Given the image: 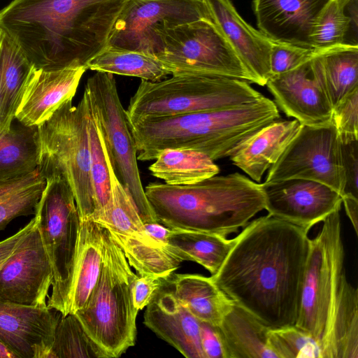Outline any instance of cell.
Instances as JSON below:
<instances>
[{
	"mask_svg": "<svg viewBox=\"0 0 358 358\" xmlns=\"http://www.w3.org/2000/svg\"><path fill=\"white\" fill-rule=\"evenodd\" d=\"M245 227L213 281L269 329L295 325L309 231L269 214Z\"/></svg>",
	"mask_w": 358,
	"mask_h": 358,
	"instance_id": "1",
	"label": "cell"
},
{
	"mask_svg": "<svg viewBox=\"0 0 358 358\" xmlns=\"http://www.w3.org/2000/svg\"><path fill=\"white\" fill-rule=\"evenodd\" d=\"M127 1L13 0L0 10V29L35 68L86 67L108 45Z\"/></svg>",
	"mask_w": 358,
	"mask_h": 358,
	"instance_id": "2",
	"label": "cell"
},
{
	"mask_svg": "<svg viewBox=\"0 0 358 358\" xmlns=\"http://www.w3.org/2000/svg\"><path fill=\"white\" fill-rule=\"evenodd\" d=\"M339 212L310 240L295 325L313 338L321 358H358V291L345 274Z\"/></svg>",
	"mask_w": 358,
	"mask_h": 358,
	"instance_id": "3",
	"label": "cell"
},
{
	"mask_svg": "<svg viewBox=\"0 0 358 358\" xmlns=\"http://www.w3.org/2000/svg\"><path fill=\"white\" fill-rule=\"evenodd\" d=\"M144 190L157 222L170 229L226 237L264 209L262 185L239 173L185 185L150 182Z\"/></svg>",
	"mask_w": 358,
	"mask_h": 358,
	"instance_id": "4",
	"label": "cell"
},
{
	"mask_svg": "<svg viewBox=\"0 0 358 358\" xmlns=\"http://www.w3.org/2000/svg\"><path fill=\"white\" fill-rule=\"evenodd\" d=\"M279 117L275 102L263 96L236 107L148 117L129 125L139 161L155 159L166 148L197 150L215 161L229 157L243 141Z\"/></svg>",
	"mask_w": 358,
	"mask_h": 358,
	"instance_id": "5",
	"label": "cell"
},
{
	"mask_svg": "<svg viewBox=\"0 0 358 358\" xmlns=\"http://www.w3.org/2000/svg\"><path fill=\"white\" fill-rule=\"evenodd\" d=\"M103 258L99 280L85 305L75 315L107 358L118 357L135 344L138 310L134 300L138 276L103 227Z\"/></svg>",
	"mask_w": 358,
	"mask_h": 358,
	"instance_id": "6",
	"label": "cell"
},
{
	"mask_svg": "<svg viewBox=\"0 0 358 358\" xmlns=\"http://www.w3.org/2000/svg\"><path fill=\"white\" fill-rule=\"evenodd\" d=\"M263 96L248 82L237 78L203 73L176 74L156 82L142 80L126 112L130 124L148 117L236 107Z\"/></svg>",
	"mask_w": 358,
	"mask_h": 358,
	"instance_id": "7",
	"label": "cell"
},
{
	"mask_svg": "<svg viewBox=\"0 0 358 358\" xmlns=\"http://www.w3.org/2000/svg\"><path fill=\"white\" fill-rule=\"evenodd\" d=\"M90 102L84 91L77 106L72 100L62 104L52 116L38 126V167L44 178L63 177L70 186L81 220L95 211L90 174L88 130Z\"/></svg>",
	"mask_w": 358,
	"mask_h": 358,
	"instance_id": "8",
	"label": "cell"
},
{
	"mask_svg": "<svg viewBox=\"0 0 358 358\" xmlns=\"http://www.w3.org/2000/svg\"><path fill=\"white\" fill-rule=\"evenodd\" d=\"M45 178L34 218L52 268V293L47 306L65 316L70 310L80 217L66 180L58 175Z\"/></svg>",
	"mask_w": 358,
	"mask_h": 358,
	"instance_id": "9",
	"label": "cell"
},
{
	"mask_svg": "<svg viewBox=\"0 0 358 358\" xmlns=\"http://www.w3.org/2000/svg\"><path fill=\"white\" fill-rule=\"evenodd\" d=\"M157 36L159 52L155 56L171 75L211 74L257 84L213 21L182 24L161 31Z\"/></svg>",
	"mask_w": 358,
	"mask_h": 358,
	"instance_id": "10",
	"label": "cell"
},
{
	"mask_svg": "<svg viewBox=\"0 0 358 358\" xmlns=\"http://www.w3.org/2000/svg\"><path fill=\"white\" fill-rule=\"evenodd\" d=\"M85 92L118 179L128 189L143 223L158 222L142 185L136 143L113 74L96 71L88 78Z\"/></svg>",
	"mask_w": 358,
	"mask_h": 358,
	"instance_id": "11",
	"label": "cell"
},
{
	"mask_svg": "<svg viewBox=\"0 0 358 358\" xmlns=\"http://www.w3.org/2000/svg\"><path fill=\"white\" fill-rule=\"evenodd\" d=\"M289 179L319 182L343 194L341 141L331 120L317 125L301 124L285 152L268 169L265 182Z\"/></svg>",
	"mask_w": 358,
	"mask_h": 358,
	"instance_id": "12",
	"label": "cell"
},
{
	"mask_svg": "<svg viewBox=\"0 0 358 358\" xmlns=\"http://www.w3.org/2000/svg\"><path fill=\"white\" fill-rule=\"evenodd\" d=\"M201 20L213 21L205 0H128L107 46L155 56L157 33Z\"/></svg>",
	"mask_w": 358,
	"mask_h": 358,
	"instance_id": "13",
	"label": "cell"
},
{
	"mask_svg": "<svg viewBox=\"0 0 358 358\" xmlns=\"http://www.w3.org/2000/svg\"><path fill=\"white\" fill-rule=\"evenodd\" d=\"M52 280V265L35 220L33 227L0 268V299L47 307Z\"/></svg>",
	"mask_w": 358,
	"mask_h": 358,
	"instance_id": "14",
	"label": "cell"
},
{
	"mask_svg": "<svg viewBox=\"0 0 358 358\" xmlns=\"http://www.w3.org/2000/svg\"><path fill=\"white\" fill-rule=\"evenodd\" d=\"M261 185L269 215L308 231L341 208V195L319 182L289 179Z\"/></svg>",
	"mask_w": 358,
	"mask_h": 358,
	"instance_id": "15",
	"label": "cell"
},
{
	"mask_svg": "<svg viewBox=\"0 0 358 358\" xmlns=\"http://www.w3.org/2000/svg\"><path fill=\"white\" fill-rule=\"evenodd\" d=\"M312 59L291 71L271 76L266 84L276 106L287 117L306 125L329 122L333 110Z\"/></svg>",
	"mask_w": 358,
	"mask_h": 358,
	"instance_id": "16",
	"label": "cell"
},
{
	"mask_svg": "<svg viewBox=\"0 0 358 358\" xmlns=\"http://www.w3.org/2000/svg\"><path fill=\"white\" fill-rule=\"evenodd\" d=\"M0 299V341L17 358H49L62 315Z\"/></svg>",
	"mask_w": 358,
	"mask_h": 358,
	"instance_id": "17",
	"label": "cell"
},
{
	"mask_svg": "<svg viewBox=\"0 0 358 358\" xmlns=\"http://www.w3.org/2000/svg\"><path fill=\"white\" fill-rule=\"evenodd\" d=\"M87 68L71 66L57 69L34 66L25 82L15 119L28 127L49 120L66 101L72 100Z\"/></svg>",
	"mask_w": 358,
	"mask_h": 358,
	"instance_id": "18",
	"label": "cell"
},
{
	"mask_svg": "<svg viewBox=\"0 0 358 358\" xmlns=\"http://www.w3.org/2000/svg\"><path fill=\"white\" fill-rule=\"evenodd\" d=\"M329 0H253L259 31L271 41L312 48L314 24Z\"/></svg>",
	"mask_w": 358,
	"mask_h": 358,
	"instance_id": "19",
	"label": "cell"
},
{
	"mask_svg": "<svg viewBox=\"0 0 358 358\" xmlns=\"http://www.w3.org/2000/svg\"><path fill=\"white\" fill-rule=\"evenodd\" d=\"M205 1L213 22L254 76L257 84L266 85L271 76L273 41L248 24L230 0Z\"/></svg>",
	"mask_w": 358,
	"mask_h": 358,
	"instance_id": "20",
	"label": "cell"
},
{
	"mask_svg": "<svg viewBox=\"0 0 358 358\" xmlns=\"http://www.w3.org/2000/svg\"><path fill=\"white\" fill-rule=\"evenodd\" d=\"M144 324L185 357L205 358L198 320L164 285L146 306Z\"/></svg>",
	"mask_w": 358,
	"mask_h": 358,
	"instance_id": "21",
	"label": "cell"
},
{
	"mask_svg": "<svg viewBox=\"0 0 358 358\" xmlns=\"http://www.w3.org/2000/svg\"><path fill=\"white\" fill-rule=\"evenodd\" d=\"M296 120H275L243 141L229 157L233 164L255 182L274 164L297 134Z\"/></svg>",
	"mask_w": 358,
	"mask_h": 358,
	"instance_id": "22",
	"label": "cell"
},
{
	"mask_svg": "<svg viewBox=\"0 0 358 358\" xmlns=\"http://www.w3.org/2000/svg\"><path fill=\"white\" fill-rule=\"evenodd\" d=\"M199 321L218 326L233 301L213 281L197 274H174L164 285Z\"/></svg>",
	"mask_w": 358,
	"mask_h": 358,
	"instance_id": "23",
	"label": "cell"
},
{
	"mask_svg": "<svg viewBox=\"0 0 358 358\" xmlns=\"http://www.w3.org/2000/svg\"><path fill=\"white\" fill-rule=\"evenodd\" d=\"M217 327L227 358H277L268 343L269 328L235 302Z\"/></svg>",
	"mask_w": 358,
	"mask_h": 358,
	"instance_id": "24",
	"label": "cell"
},
{
	"mask_svg": "<svg viewBox=\"0 0 358 358\" xmlns=\"http://www.w3.org/2000/svg\"><path fill=\"white\" fill-rule=\"evenodd\" d=\"M103 227L92 219L80 220L70 299L69 313L87 301L101 274L103 258Z\"/></svg>",
	"mask_w": 358,
	"mask_h": 358,
	"instance_id": "25",
	"label": "cell"
},
{
	"mask_svg": "<svg viewBox=\"0 0 358 358\" xmlns=\"http://www.w3.org/2000/svg\"><path fill=\"white\" fill-rule=\"evenodd\" d=\"M32 67L20 46L0 29V134L10 128Z\"/></svg>",
	"mask_w": 358,
	"mask_h": 358,
	"instance_id": "26",
	"label": "cell"
},
{
	"mask_svg": "<svg viewBox=\"0 0 358 358\" xmlns=\"http://www.w3.org/2000/svg\"><path fill=\"white\" fill-rule=\"evenodd\" d=\"M312 60L333 108L358 88V45L317 50Z\"/></svg>",
	"mask_w": 358,
	"mask_h": 358,
	"instance_id": "27",
	"label": "cell"
},
{
	"mask_svg": "<svg viewBox=\"0 0 358 358\" xmlns=\"http://www.w3.org/2000/svg\"><path fill=\"white\" fill-rule=\"evenodd\" d=\"M149 166L151 174L171 185H191L217 175L220 168L206 154L187 148H166Z\"/></svg>",
	"mask_w": 358,
	"mask_h": 358,
	"instance_id": "28",
	"label": "cell"
},
{
	"mask_svg": "<svg viewBox=\"0 0 358 358\" xmlns=\"http://www.w3.org/2000/svg\"><path fill=\"white\" fill-rule=\"evenodd\" d=\"M96 128L108 163L111 194L106 207L92 220L107 229L113 236H145L147 234L144 223L136 203L128 189L122 185L115 173L103 137L97 124Z\"/></svg>",
	"mask_w": 358,
	"mask_h": 358,
	"instance_id": "29",
	"label": "cell"
},
{
	"mask_svg": "<svg viewBox=\"0 0 358 358\" xmlns=\"http://www.w3.org/2000/svg\"><path fill=\"white\" fill-rule=\"evenodd\" d=\"M38 164L37 127H28L18 121L14 124L12 122L8 131L0 134V180L31 173Z\"/></svg>",
	"mask_w": 358,
	"mask_h": 358,
	"instance_id": "30",
	"label": "cell"
},
{
	"mask_svg": "<svg viewBox=\"0 0 358 358\" xmlns=\"http://www.w3.org/2000/svg\"><path fill=\"white\" fill-rule=\"evenodd\" d=\"M357 31V0H329L319 14L310 36L316 50L341 44L358 45L352 35Z\"/></svg>",
	"mask_w": 358,
	"mask_h": 358,
	"instance_id": "31",
	"label": "cell"
},
{
	"mask_svg": "<svg viewBox=\"0 0 358 358\" xmlns=\"http://www.w3.org/2000/svg\"><path fill=\"white\" fill-rule=\"evenodd\" d=\"M234 239L199 231L171 229L168 244L182 261L196 262L215 274L229 253Z\"/></svg>",
	"mask_w": 358,
	"mask_h": 358,
	"instance_id": "32",
	"label": "cell"
},
{
	"mask_svg": "<svg viewBox=\"0 0 358 358\" xmlns=\"http://www.w3.org/2000/svg\"><path fill=\"white\" fill-rule=\"evenodd\" d=\"M111 236L139 276L171 275L183 262L171 245L160 243L148 234L144 237Z\"/></svg>",
	"mask_w": 358,
	"mask_h": 358,
	"instance_id": "33",
	"label": "cell"
},
{
	"mask_svg": "<svg viewBox=\"0 0 358 358\" xmlns=\"http://www.w3.org/2000/svg\"><path fill=\"white\" fill-rule=\"evenodd\" d=\"M92 71L140 78L156 82L170 72L155 55L110 46L103 50L87 64Z\"/></svg>",
	"mask_w": 358,
	"mask_h": 358,
	"instance_id": "34",
	"label": "cell"
},
{
	"mask_svg": "<svg viewBox=\"0 0 358 358\" xmlns=\"http://www.w3.org/2000/svg\"><path fill=\"white\" fill-rule=\"evenodd\" d=\"M45 184L38 167L23 176L0 180V231L17 217L35 215Z\"/></svg>",
	"mask_w": 358,
	"mask_h": 358,
	"instance_id": "35",
	"label": "cell"
},
{
	"mask_svg": "<svg viewBox=\"0 0 358 358\" xmlns=\"http://www.w3.org/2000/svg\"><path fill=\"white\" fill-rule=\"evenodd\" d=\"M103 357L105 353L90 338L73 313L62 316L55 329L49 358Z\"/></svg>",
	"mask_w": 358,
	"mask_h": 358,
	"instance_id": "36",
	"label": "cell"
},
{
	"mask_svg": "<svg viewBox=\"0 0 358 358\" xmlns=\"http://www.w3.org/2000/svg\"><path fill=\"white\" fill-rule=\"evenodd\" d=\"M88 130L90 147V174L95 203V211L92 219L108 205L110 199L111 187L107 160L90 106Z\"/></svg>",
	"mask_w": 358,
	"mask_h": 358,
	"instance_id": "37",
	"label": "cell"
},
{
	"mask_svg": "<svg viewBox=\"0 0 358 358\" xmlns=\"http://www.w3.org/2000/svg\"><path fill=\"white\" fill-rule=\"evenodd\" d=\"M268 343L277 358H321L313 338L296 325L269 329Z\"/></svg>",
	"mask_w": 358,
	"mask_h": 358,
	"instance_id": "38",
	"label": "cell"
},
{
	"mask_svg": "<svg viewBox=\"0 0 358 358\" xmlns=\"http://www.w3.org/2000/svg\"><path fill=\"white\" fill-rule=\"evenodd\" d=\"M316 52L313 48L273 41L270 54L271 76L296 68L313 58Z\"/></svg>",
	"mask_w": 358,
	"mask_h": 358,
	"instance_id": "39",
	"label": "cell"
},
{
	"mask_svg": "<svg viewBox=\"0 0 358 358\" xmlns=\"http://www.w3.org/2000/svg\"><path fill=\"white\" fill-rule=\"evenodd\" d=\"M331 121L341 141L358 140V88L333 108Z\"/></svg>",
	"mask_w": 358,
	"mask_h": 358,
	"instance_id": "40",
	"label": "cell"
},
{
	"mask_svg": "<svg viewBox=\"0 0 358 358\" xmlns=\"http://www.w3.org/2000/svg\"><path fill=\"white\" fill-rule=\"evenodd\" d=\"M341 141L345 175L343 194L358 197V140Z\"/></svg>",
	"mask_w": 358,
	"mask_h": 358,
	"instance_id": "41",
	"label": "cell"
},
{
	"mask_svg": "<svg viewBox=\"0 0 358 358\" xmlns=\"http://www.w3.org/2000/svg\"><path fill=\"white\" fill-rule=\"evenodd\" d=\"M171 275L137 276L134 285V300L138 310L143 309L150 303Z\"/></svg>",
	"mask_w": 358,
	"mask_h": 358,
	"instance_id": "42",
	"label": "cell"
},
{
	"mask_svg": "<svg viewBox=\"0 0 358 358\" xmlns=\"http://www.w3.org/2000/svg\"><path fill=\"white\" fill-rule=\"evenodd\" d=\"M199 334L205 358H227L224 343L217 326L199 321Z\"/></svg>",
	"mask_w": 358,
	"mask_h": 358,
	"instance_id": "43",
	"label": "cell"
},
{
	"mask_svg": "<svg viewBox=\"0 0 358 358\" xmlns=\"http://www.w3.org/2000/svg\"><path fill=\"white\" fill-rule=\"evenodd\" d=\"M35 223L34 217L15 234L0 241V268Z\"/></svg>",
	"mask_w": 358,
	"mask_h": 358,
	"instance_id": "44",
	"label": "cell"
},
{
	"mask_svg": "<svg viewBox=\"0 0 358 358\" xmlns=\"http://www.w3.org/2000/svg\"><path fill=\"white\" fill-rule=\"evenodd\" d=\"M342 203L350 219L356 234H358V197L350 194H343Z\"/></svg>",
	"mask_w": 358,
	"mask_h": 358,
	"instance_id": "45",
	"label": "cell"
},
{
	"mask_svg": "<svg viewBox=\"0 0 358 358\" xmlns=\"http://www.w3.org/2000/svg\"><path fill=\"white\" fill-rule=\"evenodd\" d=\"M145 233L153 240L163 244L168 243L171 229L159 222L145 223Z\"/></svg>",
	"mask_w": 358,
	"mask_h": 358,
	"instance_id": "46",
	"label": "cell"
},
{
	"mask_svg": "<svg viewBox=\"0 0 358 358\" xmlns=\"http://www.w3.org/2000/svg\"><path fill=\"white\" fill-rule=\"evenodd\" d=\"M0 358H17V355L0 341Z\"/></svg>",
	"mask_w": 358,
	"mask_h": 358,
	"instance_id": "47",
	"label": "cell"
}]
</instances>
